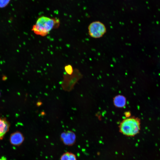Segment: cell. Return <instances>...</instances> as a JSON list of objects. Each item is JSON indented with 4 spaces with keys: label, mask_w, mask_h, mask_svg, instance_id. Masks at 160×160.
I'll return each mask as SVG.
<instances>
[{
    "label": "cell",
    "mask_w": 160,
    "mask_h": 160,
    "mask_svg": "<svg viewBox=\"0 0 160 160\" xmlns=\"http://www.w3.org/2000/svg\"><path fill=\"white\" fill-rule=\"evenodd\" d=\"M60 25L58 18L43 16L38 19L31 30L36 35L44 36L52 29L58 28Z\"/></svg>",
    "instance_id": "cell-1"
},
{
    "label": "cell",
    "mask_w": 160,
    "mask_h": 160,
    "mask_svg": "<svg viewBox=\"0 0 160 160\" xmlns=\"http://www.w3.org/2000/svg\"><path fill=\"white\" fill-rule=\"evenodd\" d=\"M62 142L65 145L71 146L74 145L76 142V136L73 131L67 130L62 132L60 137Z\"/></svg>",
    "instance_id": "cell-4"
},
{
    "label": "cell",
    "mask_w": 160,
    "mask_h": 160,
    "mask_svg": "<svg viewBox=\"0 0 160 160\" xmlns=\"http://www.w3.org/2000/svg\"><path fill=\"white\" fill-rule=\"evenodd\" d=\"M70 153L67 152L63 153L60 157V160H69Z\"/></svg>",
    "instance_id": "cell-10"
},
{
    "label": "cell",
    "mask_w": 160,
    "mask_h": 160,
    "mask_svg": "<svg viewBox=\"0 0 160 160\" xmlns=\"http://www.w3.org/2000/svg\"><path fill=\"white\" fill-rule=\"evenodd\" d=\"M89 36L93 38L98 39L102 37L106 32L105 25L99 21H95L91 23L88 28Z\"/></svg>",
    "instance_id": "cell-3"
},
{
    "label": "cell",
    "mask_w": 160,
    "mask_h": 160,
    "mask_svg": "<svg viewBox=\"0 0 160 160\" xmlns=\"http://www.w3.org/2000/svg\"><path fill=\"white\" fill-rule=\"evenodd\" d=\"M10 0H0V8H3L7 6Z\"/></svg>",
    "instance_id": "cell-9"
},
{
    "label": "cell",
    "mask_w": 160,
    "mask_h": 160,
    "mask_svg": "<svg viewBox=\"0 0 160 160\" xmlns=\"http://www.w3.org/2000/svg\"><path fill=\"white\" fill-rule=\"evenodd\" d=\"M24 137L20 132H16L11 135L9 138L10 143L15 146H19L23 142Z\"/></svg>",
    "instance_id": "cell-5"
},
{
    "label": "cell",
    "mask_w": 160,
    "mask_h": 160,
    "mask_svg": "<svg viewBox=\"0 0 160 160\" xmlns=\"http://www.w3.org/2000/svg\"><path fill=\"white\" fill-rule=\"evenodd\" d=\"M9 123L4 119L0 117V140H1L9 129Z\"/></svg>",
    "instance_id": "cell-6"
},
{
    "label": "cell",
    "mask_w": 160,
    "mask_h": 160,
    "mask_svg": "<svg viewBox=\"0 0 160 160\" xmlns=\"http://www.w3.org/2000/svg\"><path fill=\"white\" fill-rule=\"evenodd\" d=\"M0 160H7L6 158L4 157H2L0 158Z\"/></svg>",
    "instance_id": "cell-12"
},
{
    "label": "cell",
    "mask_w": 160,
    "mask_h": 160,
    "mask_svg": "<svg viewBox=\"0 0 160 160\" xmlns=\"http://www.w3.org/2000/svg\"><path fill=\"white\" fill-rule=\"evenodd\" d=\"M65 69L66 73H67V74L69 75L72 74L73 73L74 71L71 66L70 65H68L66 66L65 67Z\"/></svg>",
    "instance_id": "cell-8"
},
{
    "label": "cell",
    "mask_w": 160,
    "mask_h": 160,
    "mask_svg": "<svg viewBox=\"0 0 160 160\" xmlns=\"http://www.w3.org/2000/svg\"><path fill=\"white\" fill-rule=\"evenodd\" d=\"M69 160H77L76 155L71 152L70 153Z\"/></svg>",
    "instance_id": "cell-11"
},
{
    "label": "cell",
    "mask_w": 160,
    "mask_h": 160,
    "mask_svg": "<svg viewBox=\"0 0 160 160\" xmlns=\"http://www.w3.org/2000/svg\"><path fill=\"white\" fill-rule=\"evenodd\" d=\"M140 125V120L138 118L128 117L124 119L120 123L119 131L126 136H134L139 132Z\"/></svg>",
    "instance_id": "cell-2"
},
{
    "label": "cell",
    "mask_w": 160,
    "mask_h": 160,
    "mask_svg": "<svg viewBox=\"0 0 160 160\" xmlns=\"http://www.w3.org/2000/svg\"><path fill=\"white\" fill-rule=\"evenodd\" d=\"M113 103L116 107L121 108L124 107L126 104V99L121 95L116 96L113 99Z\"/></svg>",
    "instance_id": "cell-7"
}]
</instances>
